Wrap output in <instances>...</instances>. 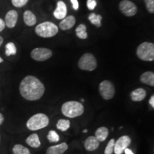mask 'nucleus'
Wrapping results in <instances>:
<instances>
[{
	"instance_id": "f257e3e1",
	"label": "nucleus",
	"mask_w": 154,
	"mask_h": 154,
	"mask_svg": "<svg viewBox=\"0 0 154 154\" xmlns=\"http://www.w3.org/2000/svg\"><path fill=\"white\" fill-rule=\"evenodd\" d=\"M45 91L41 81L33 76H27L23 79L19 85V92L24 99L28 101H37Z\"/></svg>"
},
{
	"instance_id": "f03ea898",
	"label": "nucleus",
	"mask_w": 154,
	"mask_h": 154,
	"mask_svg": "<svg viewBox=\"0 0 154 154\" xmlns=\"http://www.w3.org/2000/svg\"><path fill=\"white\" fill-rule=\"evenodd\" d=\"M84 108L82 103L71 101L65 102L61 106V112L68 118H75L84 113Z\"/></svg>"
},
{
	"instance_id": "7ed1b4c3",
	"label": "nucleus",
	"mask_w": 154,
	"mask_h": 154,
	"mask_svg": "<svg viewBox=\"0 0 154 154\" xmlns=\"http://www.w3.org/2000/svg\"><path fill=\"white\" fill-rule=\"evenodd\" d=\"M49 120L44 113H36L29 119L26 122V127L31 131H37L45 128L49 125Z\"/></svg>"
},
{
	"instance_id": "20e7f679",
	"label": "nucleus",
	"mask_w": 154,
	"mask_h": 154,
	"mask_svg": "<svg viewBox=\"0 0 154 154\" xmlns=\"http://www.w3.org/2000/svg\"><path fill=\"white\" fill-rule=\"evenodd\" d=\"M36 34L41 37L50 38L55 36L59 32V28L52 22H45L41 23L35 28Z\"/></svg>"
},
{
	"instance_id": "39448f33",
	"label": "nucleus",
	"mask_w": 154,
	"mask_h": 154,
	"mask_svg": "<svg viewBox=\"0 0 154 154\" xmlns=\"http://www.w3.org/2000/svg\"><path fill=\"white\" fill-rule=\"evenodd\" d=\"M136 54L141 60L152 61L154 60V44L150 42L140 44L136 50Z\"/></svg>"
},
{
	"instance_id": "423d86ee",
	"label": "nucleus",
	"mask_w": 154,
	"mask_h": 154,
	"mask_svg": "<svg viewBox=\"0 0 154 154\" xmlns=\"http://www.w3.org/2000/svg\"><path fill=\"white\" fill-rule=\"evenodd\" d=\"M78 66L82 70L94 71L97 66L96 58L90 53H86L81 57L78 63Z\"/></svg>"
},
{
	"instance_id": "0eeeda50",
	"label": "nucleus",
	"mask_w": 154,
	"mask_h": 154,
	"mask_svg": "<svg viewBox=\"0 0 154 154\" xmlns=\"http://www.w3.org/2000/svg\"><path fill=\"white\" fill-rule=\"evenodd\" d=\"M99 93L103 99L110 100L114 96V86L110 81H103L99 84Z\"/></svg>"
},
{
	"instance_id": "6e6552de",
	"label": "nucleus",
	"mask_w": 154,
	"mask_h": 154,
	"mask_svg": "<svg viewBox=\"0 0 154 154\" xmlns=\"http://www.w3.org/2000/svg\"><path fill=\"white\" fill-rule=\"evenodd\" d=\"M52 56L51 50L47 48H36L31 52V57L38 61H44L50 59Z\"/></svg>"
},
{
	"instance_id": "1a4fd4ad",
	"label": "nucleus",
	"mask_w": 154,
	"mask_h": 154,
	"mask_svg": "<svg viewBox=\"0 0 154 154\" xmlns=\"http://www.w3.org/2000/svg\"><path fill=\"white\" fill-rule=\"evenodd\" d=\"M119 9L126 17H133L137 13L136 5L129 0H123L119 4Z\"/></svg>"
},
{
	"instance_id": "9d476101",
	"label": "nucleus",
	"mask_w": 154,
	"mask_h": 154,
	"mask_svg": "<svg viewBox=\"0 0 154 154\" xmlns=\"http://www.w3.org/2000/svg\"><path fill=\"white\" fill-rule=\"evenodd\" d=\"M131 143V140L128 136H121L114 143V151L115 154H122L124 150L127 149Z\"/></svg>"
},
{
	"instance_id": "9b49d317",
	"label": "nucleus",
	"mask_w": 154,
	"mask_h": 154,
	"mask_svg": "<svg viewBox=\"0 0 154 154\" xmlns=\"http://www.w3.org/2000/svg\"><path fill=\"white\" fill-rule=\"evenodd\" d=\"M17 19H18V13L15 10L9 11L5 17V26L10 29L14 28L17 24Z\"/></svg>"
},
{
	"instance_id": "f8f14e48",
	"label": "nucleus",
	"mask_w": 154,
	"mask_h": 154,
	"mask_svg": "<svg viewBox=\"0 0 154 154\" xmlns=\"http://www.w3.org/2000/svg\"><path fill=\"white\" fill-rule=\"evenodd\" d=\"M67 7L63 1H59L57 3V7L54 11V16L57 19H63L66 16Z\"/></svg>"
},
{
	"instance_id": "ddd939ff",
	"label": "nucleus",
	"mask_w": 154,
	"mask_h": 154,
	"mask_svg": "<svg viewBox=\"0 0 154 154\" xmlns=\"http://www.w3.org/2000/svg\"><path fill=\"white\" fill-rule=\"evenodd\" d=\"M100 142L96 139L95 136H89L84 142V147L88 151H95L99 148Z\"/></svg>"
},
{
	"instance_id": "4468645a",
	"label": "nucleus",
	"mask_w": 154,
	"mask_h": 154,
	"mask_svg": "<svg viewBox=\"0 0 154 154\" xmlns=\"http://www.w3.org/2000/svg\"><path fill=\"white\" fill-rule=\"evenodd\" d=\"M68 149L66 143H61L59 145L50 146L47 150L46 154H63Z\"/></svg>"
},
{
	"instance_id": "2eb2a0df",
	"label": "nucleus",
	"mask_w": 154,
	"mask_h": 154,
	"mask_svg": "<svg viewBox=\"0 0 154 154\" xmlns=\"http://www.w3.org/2000/svg\"><path fill=\"white\" fill-rule=\"evenodd\" d=\"M76 23V19L74 16H69L63 19L59 24V27L61 30H68L70 29L74 26Z\"/></svg>"
},
{
	"instance_id": "dca6fc26",
	"label": "nucleus",
	"mask_w": 154,
	"mask_h": 154,
	"mask_svg": "<svg viewBox=\"0 0 154 154\" xmlns=\"http://www.w3.org/2000/svg\"><path fill=\"white\" fill-rule=\"evenodd\" d=\"M146 96V92L143 88H139L133 91L131 93V98L134 101H141L145 99Z\"/></svg>"
},
{
	"instance_id": "f3484780",
	"label": "nucleus",
	"mask_w": 154,
	"mask_h": 154,
	"mask_svg": "<svg viewBox=\"0 0 154 154\" xmlns=\"http://www.w3.org/2000/svg\"><path fill=\"white\" fill-rule=\"evenodd\" d=\"M26 143L30 147L34 148V149H37L41 146V142L38 138V136L36 134H32L28 136L26 139Z\"/></svg>"
},
{
	"instance_id": "a211bd4d",
	"label": "nucleus",
	"mask_w": 154,
	"mask_h": 154,
	"mask_svg": "<svg viewBox=\"0 0 154 154\" xmlns=\"http://www.w3.org/2000/svg\"><path fill=\"white\" fill-rule=\"evenodd\" d=\"M140 82L147 85L154 86V74L151 72H146L143 73L140 77Z\"/></svg>"
},
{
	"instance_id": "6ab92c4d",
	"label": "nucleus",
	"mask_w": 154,
	"mask_h": 154,
	"mask_svg": "<svg viewBox=\"0 0 154 154\" xmlns=\"http://www.w3.org/2000/svg\"><path fill=\"white\" fill-rule=\"evenodd\" d=\"M108 136H109V130L104 126L100 127L95 132V137L99 142L104 141Z\"/></svg>"
},
{
	"instance_id": "aec40b11",
	"label": "nucleus",
	"mask_w": 154,
	"mask_h": 154,
	"mask_svg": "<svg viewBox=\"0 0 154 154\" xmlns=\"http://www.w3.org/2000/svg\"><path fill=\"white\" fill-rule=\"evenodd\" d=\"M24 21L27 26H34L36 22V18L33 13L29 10L25 11L24 13Z\"/></svg>"
},
{
	"instance_id": "412c9836",
	"label": "nucleus",
	"mask_w": 154,
	"mask_h": 154,
	"mask_svg": "<svg viewBox=\"0 0 154 154\" xmlns=\"http://www.w3.org/2000/svg\"><path fill=\"white\" fill-rule=\"evenodd\" d=\"M76 36L81 39H85L88 37V34L86 32V26L84 24H79L76 29Z\"/></svg>"
},
{
	"instance_id": "4be33fe9",
	"label": "nucleus",
	"mask_w": 154,
	"mask_h": 154,
	"mask_svg": "<svg viewBox=\"0 0 154 154\" xmlns=\"http://www.w3.org/2000/svg\"><path fill=\"white\" fill-rule=\"evenodd\" d=\"M13 154H31L29 149L21 144H16L12 149Z\"/></svg>"
},
{
	"instance_id": "5701e85b",
	"label": "nucleus",
	"mask_w": 154,
	"mask_h": 154,
	"mask_svg": "<svg viewBox=\"0 0 154 154\" xmlns=\"http://www.w3.org/2000/svg\"><path fill=\"white\" fill-rule=\"evenodd\" d=\"M70 127V121L66 119H60L57 121V128L61 131H66Z\"/></svg>"
},
{
	"instance_id": "b1692460",
	"label": "nucleus",
	"mask_w": 154,
	"mask_h": 154,
	"mask_svg": "<svg viewBox=\"0 0 154 154\" xmlns=\"http://www.w3.org/2000/svg\"><path fill=\"white\" fill-rule=\"evenodd\" d=\"M101 15H97L95 13H91L88 16V19L92 24L96 26V27H100L101 26Z\"/></svg>"
},
{
	"instance_id": "393cba45",
	"label": "nucleus",
	"mask_w": 154,
	"mask_h": 154,
	"mask_svg": "<svg viewBox=\"0 0 154 154\" xmlns=\"http://www.w3.org/2000/svg\"><path fill=\"white\" fill-rule=\"evenodd\" d=\"M17 54V48L16 46L14 45V43L12 42H9L6 45V51L5 54L7 57H9L11 55H15Z\"/></svg>"
},
{
	"instance_id": "a878e982",
	"label": "nucleus",
	"mask_w": 154,
	"mask_h": 154,
	"mask_svg": "<svg viewBox=\"0 0 154 154\" xmlns=\"http://www.w3.org/2000/svg\"><path fill=\"white\" fill-rule=\"evenodd\" d=\"M47 139L50 143H55V142H58L59 140V136L54 131H50L48 133Z\"/></svg>"
},
{
	"instance_id": "bb28decb",
	"label": "nucleus",
	"mask_w": 154,
	"mask_h": 154,
	"mask_svg": "<svg viewBox=\"0 0 154 154\" xmlns=\"http://www.w3.org/2000/svg\"><path fill=\"white\" fill-rule=\"evenodd\" d=\"M114 143L115 139H111L108 143L106 147L104 150V154H112L113 152V149H114Z\"/></svg>"
},
{
	"instance_id": "cd10ccee",
	"label": "nucleus",
	"mask_w": 154,
	"mask_h": 154,
	"mask_svg": "<svg viewBox=\"0 0 154 154\" xmlns=\"http://www.w3.org/2000/svg\"><path fill=\"white\" fill-rule=\"evenodd\" d=\"M146 8L150 13H154V0H144Z\"/></svg>"
},
{
	"instance_id": "c85d7f7f",
	"label": "nucleus",
	"mask_w": 154,
	"mask_h": 154,
	"mask_svg": "<svg viewBox=\"0 0 154 154\" xmlns=\"http://www.w3.org/2000/svg\"><path fill=\"white\" fill-rule=\"evenodd\" d=\"M29 0H11L12 5L16 7H22L28 2Z\"/></svg>"
},
{
	"instance_id": "c756f323",
	"label": "nucleus",
	"mask_w": 154,
	"mask_h": 154,
	"mask_svg": "<svg viewBox=\"0 0 154 154\" xmlns=\"http://www.w3.org/2000/svg\"><path fill=\"white\" fill-rule=\"evenodd\" d=\"M96 7V2L95 0H87V7L90 10H94Z\"/></svg>"
},
{
	"instance_id": "7c9ffc66",
	"label": "nucleus",
	"mask_w": 154,
	"mask_h": 154,
	"mask_svg": "<svg viewBox=\"0 0 154 154\" xmlns=\"http://www.w3.org/2000/svg\"><path fill=\"white\" fill-rule=\"evenodd\" d=\"M71 2L73 6V9L74 10H78L79 9V2L77 0H71Z\"/></svg>"
},
{
	"instance_id": "2f4dec72",
	"label": "nucleus",
	"mask_w": 154,
	"mask_h": 154,
	"mask_svg": "<svg viewBox=\"0 0 154 154\" xmlns=\"http://www.w3.org/2000/svg\"><path fill=\"white\" fill-rule=\"evenodd\" d=\"M5 23L2 19L0 18V32L5 29Z\"/></svg>"
},
{
	"instance_id": "473e14b6",
	"label": "nucleus",
	"mask_w": 154,
	"mask_h": 154,
	"mask_svg": "<svg viewBox=\"0 0 154 154\" xmlns=\"http://www.w3.org/2000/svg\"><path fill=\"white\" fill-rule=\"evenodd\" d=\"M149 103L152 108H154V96L152 95L149 99Z\"/></svg>"
},
{
	"instance_id": "72a5a7b5",
	"label": "nucleus",
	"mask_w": 154,
	"mask_h": 154,
	"mask_svg": "<svg viewBox=\"0 0 154 154\" xmlns=\"http://www.w3.org/2000/svg\"><path fill=\"white\" fill-rule=\"evenodd\" d=\"M124 153L125 154H134V153H133V151H131V150L128 149H126L124 150Z\"/></svg>"
},
{
	"instance_id": "f704fd0d",
	"label": "nucleus",
	"mask_w": 154,
	"mask_h": 154,
	"mask_svg": "<svg viewBox=\"0 0 154 154\" xmlns=\"http://www.w3.org/2000/svg\"><path fill=\"white\" fill-rule=\"evenodd\" d=\"M4 122V116L3 115L0 113V125H2Z\"/></svg>"
},
{
	"instance_id": "c9c22d12",
	"label": "nucleus",
	"mask_w": 154,
	"mask_h": 154,
	"mask_svg": "<svg viewBox=\"0 0 154 154\" xmlns=\"http://www.w3.org/2000/svg\"><path fill=\"white\" fill-rule=\"evenodd\" d=\"M3 42H4V40H3V38L2 37V36H0V47H1V45H2V44H3Z\"/></svg>"
},
{
	"instance_id": "e433bc0d",
	"label": "nucleus",
	"mask_w": 154,
	"mask_h": 154,
	"mask_svg": "<svg viewBox=\"0 0 154 154\" xmlns=\"http://www.w3.org/2000/svg\"><path fill=\"white\" fill-rule=\"evenodd\" d=\"M2 62H3V59L0 57V63H2Z\"/></svg>"
},
{
	"instance_id": "4c0bfd02",
	"label": "nucleus",
	"mask_w": 154,
	"mask_h": 154,
	"mask_svg": "<svg viewBox=\"0 0 154 154\" xmlns=\"http://www.w3.org/2000/svg\"><path fill=\"white\" fill-rule=\"evenodd\" d=\"M87 131H88L87 129H84V133H87Z\"/></svg>"
},
{
	"instance_id": "58836bf2",
	"label": "nucleus",
	"mask_w": 154,
	"mask_h": 154,
	"mask_svg": "<svg viewBox=\"0 0 154 154\" xmlns=\"http://www.w3.org/2000/svg\"><path fill=\"white\" fill-rule=\"evenodd\" d=\"M81 101H82V102H84V99H81Z\"/></svg>"
}]
</instances>
